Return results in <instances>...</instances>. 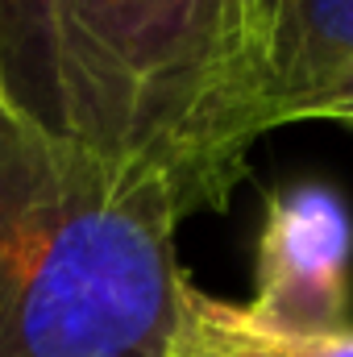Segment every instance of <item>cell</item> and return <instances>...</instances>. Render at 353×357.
<instances>
[{"instance_id": "cell-7", "label": "cell", "mask_w": 353, "mask_h": 357, "mask_svg": "<svg viewBox=\"0 0 353 357\" xmlns=\"http://www.w3.org/2000/svg\"><path fill=\"white\" fill-rule=\"evenodd\" d=\"M0 116H17L13 104H8V91H4V75H0ZM17 121H21V116H17Z\"/></svg>"}, {"instance_id": "cell-5", "label": "cell", "mask_w": 353, "mask_h": 357, "mask_svg": "<svg viewBox=\"0 0 353 357\" xmlns=\"http://www.w3.org/2000/svg\"><path fill=\"white\" fill-rule=\"evenodd\" d=\"M167 357H353V324L337 333H291L250 303L216 299L183 278Z\"/></svg>"}, {"instance_id": "cell-4", "label": "cell", "mask_w": 353, "mask_h": 357, "mask_svg": "<svg viewBox=\"0 0 353 357\" xmlns=\"http://www.w3.org/2000/svg\"><path fill=\"white\" fill-rule=\"evenodd\" d=\"M270 129L353 112V0H254Z\"/></svg>"}, {"instance_id": "cell-8", "label": "cell", "mask_w": 353, "mask_h": 357, "mask_svg": "<svg viewBox=\"0 0 353 357\" xmlns=\"http://www.w3.org/2000/svg\"><path fill=\"white\" fill-rule=\"evenodd\" d=\"M341 125H350V129H353V112H350V116H345V121H341Z\"/></svg>"}, {"instance_id": "cell-2", "label": "cell", "mask_w": 353, "mask_h": 357, "mask_svg": "<svg viewBox=\"0 0 353 357\" xmlns=\"http://www.w3.org/2000/svg\"><path fill=\"white\" fill-rule=\"evenodd\" d=\"M67 137L229 208L270 129L254 0H54Z\"/></svg>"}, {"instance_id": "cell-3", "label": "cell", "mask_w": 353, "mask_h": 357, "mask_svg": "<svg viewBox=\"0 0 353 357\" xmlns=\"http://www.w3.org/2000/svg\"><path fill=\"white\" fill-rule=\"evenodd\" d=\"M353 216L341 191L291 183L266 191L258 233L254 312L291 333L350 328L353 299Z\"/></svg>"}, {"instance_id": "cell-6", "label": "cell", "mask_w": 353, "mask_h": 357, "mask_svg": "<svg viewBox=\"0 0 353 357\" xmlns=\"http://www.w3.org/2000/svg\"><path fill=\"white\" fill-rule=\"evenodd\" d=\"M0 75L25 125L67 137L54 0H0Z\"/></svg>"}, {"instance_id": "cell-1", "label": "cell", "mask_w": 353, "mask_h": 357, "mask_svg": "<svg viewBox=\"0 0 353 357\" xmlns=\"http://www.w3.org/2000/svg\"><path fill=\"white\" fill-rule=\"evenodd\" d=\"M183 220L163 175L0 116V357H167Z\"/></svg>"}]
</instances>
